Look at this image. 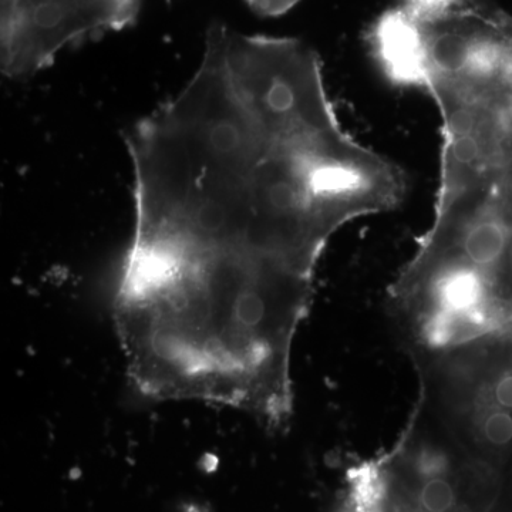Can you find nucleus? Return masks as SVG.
<instances>
[{
	"mask_svg": "<svg viewBox=\"0 0 512 512\" xmlns=\"http://www.w3.org/2000/svg\"><path fill=\"white\" fill-rule=\"evenodd\" d=\"M141 0H2V72L30 76L60 50L134 25Z\"/></svg>",
	"mask_w": 512,
	"mask_h": 512,
	"instance_id": "nucleus-1",
	"label": "nucleus"
},
{
	"mask_svg": "<svg viewBox=\"0 0 512 512\" xmlns=\"http://www.w3.org/2000/svg\"><path fill=\"white\" fill-rule=\"evenodd\" d=\"M402 6L417 20H433L448 15L463 5L464 0H402Z\"/></svg>",
	"mask_w": 512,
	"mask_h": 512,
	"instance_id": "nucleus-3",
	"label": "nucleus"
},
{
	"mask_svg": "<svg viewBox=\"0 0 512 512\" xmlns=\"http://www.w3.org/2000/svg\"><path fill=\"white\" fill-rule=\"evenodd\" d=\"M180 512H212L210 508L205 507V505L197 504V503H190L187 505H184L183 508H181Z\"/></svg>",
	"mask_w": 512,
	"mask_h": 512,
	"instance_id": "nucleus-5",
	"label": "nucleus"
},
{
	"mask_svg": "<svg viewBox=\"0 0 512 512\" xmlns=\"http://www.w3.org/2000/svg\"><path fill=\"white\" fill-rule=\"evenodd\" d=\"M369 45L394 86L424 89L426 50L419 20L403 8L387 10L370 29Z\"/></svg>",
	"mask_w": 512,
	"mask_h": 512,
	"instance_id": "nucleus-2",
	"label": "nucleus"
},
{
	"mask_svg": "<svg viewBox=\"0 0 512 512\" xmlns=\"http://www.w3.org/2000/svg\"><path fill=\"white\" fill-rule=\"evenodd\" d=\"M249 8L261 16H279L291 10L299 0H247Z\"/></svg>",
	"mask_w": 512,
	"mask_h": 512,
	"instance_id": "nucleus-4",
	"label": "nucleus"
}]
</instances>
